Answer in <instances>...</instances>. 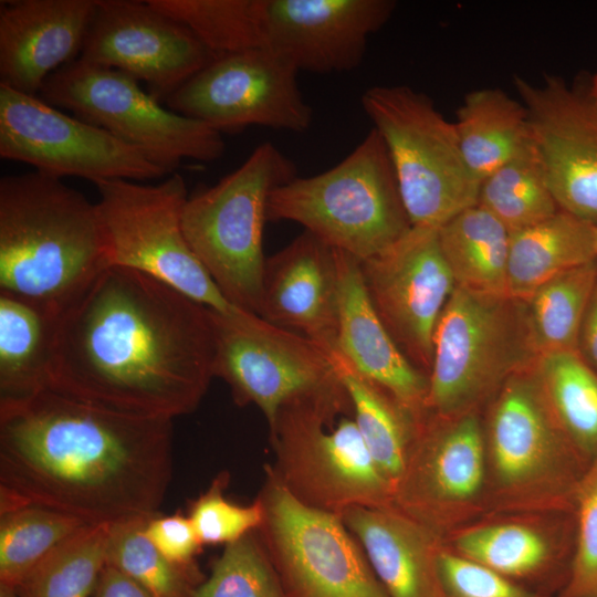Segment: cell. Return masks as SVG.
Instances as JSON below:
<instances>
[{
  "label": "cell",
  "mask_w": 597,
  "mask_h": 597,
  "mask_svg": "<svg viewBox=\"0 0 597 597\" xmlns=\"http://www.w3.org/2000/svg\"><path fill=\"white\" fill-rule=\"evenodd\" d=\"M148 520L109 525L106 564L121 570L153 597H195L202 583L197 566L181 567L168 561L144 532Z\"/></svg>",
  "instance_id": "obj_37"
},
{
  "label": "cell",
  "mask_w": 597,
  "mask_h": 597,
  "mask_svg": "<svg viewBox=\"0 0 597 597\" xmlns=\"http://www.w3.org/2000/svg\"><path fill=\"white\" fill-rule=\"evenodd\" d=\"M596 226L559 210L510 238L506 295L525 301L554 276L597 260Z\"/></svg>",
  "instance_id": "obj_25"
},
{
  "label": "cell",
  "mask_w": 597,
  "mask_h": 597,
  "mask_svg": "<svg viewBox=\"0 0 597 597\" xmlns=\"http://www.w3.org/2000/svg\"><path fill=\"white\" fill-rule=\"evenodd\" d=\"M108 524H92L63 542L17 587L20 597H91L106 565Z\"/></svg>",
  "instance_id": "obj_36"
},
{
  "label": "cell",
  "mask_w": 597,
  "mask_h": 597,
  "mask_svg": "<svg viewBox=\"0 0 597 597\" xmlns=\"http://www.w3.org/2000/svg\"><path fill=\"white\" fill-rule=\"evenodd\" d=\"M577 352L597 371V282L582 322Z\"/></svg>",
  "instance_id": "obj_44"
},
{
  "label": "cell",
  "mask_w": 597,
  "mask_h": 597,
  "mask_svg": "<svg viewBox=\"0 0 597 597\" xmlns=\"http://www.w3.org/2000/svg\"><path fill=\"white\" fill-rule=\"evenodd\" d=\"M0 157L29 164L49 176H76L93 184L111 179L140 181L170 174L112 133L3 85Z\"/></svg>",
  "instance_id": "obj_13"
},
{
  "label": "cell",
  "mask_w": 597,
  "mask_h": 597,
  "mask_svg": "<svg viewBox=\"0 0 597 597\" xmlns=\"http://www.w3.org/2000/svg\"><path fill=\"white\" fill-rule=\"evenodd\" d=\"M478 205L495 217L510 234L559 211L533 138L481 181Z\"/></svg>",
  "instance_id": "obj_32"
},
{
  "label": "cell",
  "mask_w": 597,
  "mask_h": 597,
  "mask_svg": "<svg viewBox=\"0 0 597 597\" xmlns=\"http://www.w3.org/2000/svg\"><path fill=\"white\" fill-rule=\"evenodd\" d=\"M332 364L353 402L363 440L384 476L396 490L410 454L420 417L389 391L356 371L336 350Z\"/></svg>",
  "instance_id": "obj_26"
},
{
  "label": "cell",
  "mask_w": 597,
  "mask_h": 597,
  "mask_svg": "<svg viewBox=\"0 0 597 597\" xmlns=\"http://www.w3.org/2000/svg\"><path fill=\"white\" fill-rule=\"evenodd\" d=\"M438 238L457 287L506 295L511 234L495 217L472 206L441 226Z\"/></svg>",
  "instance_id": "obj_29"
},
{
  "label": "cell",
  "mask_w": 597,
  "mask_h": 597,
  "mask_svg": "<svg viewBox=\"0 0 597 597\" xmlns=\"http://www.w3.org/2000/svg\"><path fill=\"white\" fill-rule=\"evenodd\" d=\"M229 475L222 472L189 507L188 517L201 545L230 544L260 527L263 506L256 499L249 505L229 501L223 491Z\"/></svg>",
  "instance_id": "obj_40"
},
{
  "label": "cell",
  "mask_w": 597,
  "mask_h": 597,
  "mask_svg": "<svg viewBox=\"0 0 597 597\" xmlns=\"http://www.w3.org/2000/svg\"><path fill=\"white\" fill-rule=\"evenodd\" d=\"M296 177V167L272 143L260 144L217 185L188 197L182 229L195 255L223 297L259 315L266 258L268 200Z\"/></svg>",
  "instance_id": "obj_6"
},
{
  "label": "cell",
  "mask_w": 597,
  "mask_h": 597,
  "mask_svg": "<svg viewBox=\"0 0 597 597\" xmlns=\"http://www.w3.org/2000/svg\"><path fill=\"white\" fill-rule=\"evenodd\" d=\"M96 203L40 171L0 180V292L55 316L107 268Z\"/></svg>",
  "instance_id": "obj_3"
},
{
  "label": "cell",
  "mask_w": 597,
  "mask_h": 597,
  "mask_svg": "<svg viewBox=\"0 0 597 597\" xmlns=\"http://www.w3.org/2000/svg\"><path fill=\"white\" fill-rule=\"evenodd\" d=\"M359 265L368 297L389 334L417 368L430 371L434 329L455 289L438 229L411 227Z\"/></svg>",
  "instance_id": "obj_17"
},
{
  "label": "cell",
  "mask_w": 597,
  "mask_h": 597,
  "mask_svg": "<svg viewBox=\"0 0 597 597\" xmlns=\"http://www.w3.org/2000/svg\"><path fill=\"white\" fill-rule=\"evenodd\" d=\"M78 57L146 82L160 102L216 56L186 24L148 0H97Z\"/></svg>",
  "instance_id": "obj_18"
},
{
  "label": "cell",
  "mask_w": 597,
  "mask_h": 597,
  "mask_svg": "<svg viewBox=\"0 0 597 597\" xmlns=\"http://www.w3.org/2000/svg\"><path fill=\"white\" fill-rule=\"evenodd\" d=\"M259 315L325 349H336L339 317L336 250L303 231L266 258Z\"/></svg>",
  "instance_id": "obj_21"
},
{
  "label": "cell",
  "mask_w": 597,
  "mask_h": 597,
  "mask_svg": "<svg viewBox=\"0 0 597 597\" xmlns=\"http://www.w3.org/2000/svg\"><path fill=\"white\" fill-rule=\"evenodd\" d=\"M338 516L388 597H441L437 556L442 537L395 505L355 506Z\"/></svg>",
  "instance_id": "obj_24"
},
{
  "label": "cell",
  "mask_w": 597,
  "mask_h": 597,
  "mask_svg": "<svg viewBox=\"0 0 597 597\" xmlns=\"http://www.w3.org/2000/svg\"><path fill=\"white\" fill-rule=\"evenodd\" d=\"M144 532L171 563L181 567L197 566L195 556L202 545L188 516L179 513L167 516L155 515L146 522Z\"/></svg>",
  "instance_id": "obj_42"
},
{
  "label": "cell",
  "mask_w": 597,
  "mask_h": 597,
  "mask_svg": "<svg viewBox=\"0 0 597 597\" xmlns=\"http://www.w3.org/2000/svg\"><path fill=\"white\" fill-rule=\"evenodd\" d=\"M210 314L214 377L237 405L256 406L269 427L287 400L337 378L329 354L313 341L238 307Z\"/></svg>",
  "instance_id": "obj_14"
},
{
  "label": "cell",
  "mask_w": 597,
  "mask_h": 597,
  "mask_svg": "<svg viewBox=\"0 0 597 597\" xmlns=\"http://www.w3.org/2000/svg\"><path fill=\"white\" fill-rule=\"evenodd\" d=\"M454 125L464 160L480 184L532 142L525 106L498 88L468 93Z\"/></svg>",
  "instance_id": "obj_28"
},
{
  "label": "cell",
  "mask_w": 597,
  "mask_h": 597,
  "mask_svg": "<svg viewBox=\"0 0 597 597\" xmlns=\"http://www.w3.org/2000/svg\"><path fill=\"white\" fill-rule=\"evenodd\" d=\"M533 369L559 427L590 463L597 458V371L578 352L540 356Z\"/></svg>",
  "instance_id": "obj_30"
},
{
  "label": "cell",
  "mask_w": 597,
  "mask_h": 597,
  "mask_svg": "<svg viewBox=\"0 0 597 597\" xmlns=\"http://www.w3.org/2000/svg\"><path fill=\"white\" fill-rule=\"evenodd\" d=\"M266 216L296 222L359 262L379 254L412 227L388 149L375 128L333 168L276 187Z\"/></svg>",
  "instance_id": "obj_5"
},
{
  "label": "cell",
  "mask_w": 597,
  "mask_h": 597,
  "mask_svg": "<svg viewBox=\"0 0 597 597\" xmlns=\"http://www.w3.org/2000/svg\"><path fill=\"white\" fill-rule=\"evenodd\" d=\"M554 547L538 528L506 522L469 527L455 534L451 549L517 582L549 567L556 556Z\"/></svg>",
  "instance_id": "obj_34"
},
{
  "label": "cell",
  "mask_w": 597,
  "mask_h": 597,
  "mask_svg": "<svg viewBox=\"0 0 597 597\" xmlns=\"http://www.w3.org/2000/svg\"><path fill=\"white\" fill-rule=\"evenodd\" d=\"M483 429L488 481L500 506L573 511L577 486L590 463L556 421L533 364L496 391Z\"/></svg>",
  "instance_id": "obj_7"
},
{
  "label": "cell",
  "mask_w": 597,
  "mask_h": 597,
  "mask_svg": "<svg viewBox=\"0 0 597 597\" xmlns=\"http://www.w3.org/2000/svg\"><path fill=\"white\" fill-rule=\"evenodd\" d=\"M297 73L268 49L220 55L165 103L220 133L250 125L303 133L312 125L313 111L298 88Z\"/></svg>",
  "instance_id": "obj_15"
},
{
  "label": "cell",
  "mask_w": 597,
  "mask_h": 597,
  "mask_svg": "<svg viewBox=\"0 0 597 597\" xmlns=\"http://www.w3.org/2000/svg\"><path fill=\"white\" fill-rule=\"evenodd\" d=\"M97 0H14L0 4V85L35 96L76 60Z\"/></svg>",
  "instance_id": "obj_22"
},
{
  "label": "cell",
  "mask_w": 597,
  "mask_h": 597,
  "mask_svg": "<svg viewBox=\"0 0 597 597\" xmlns=\"http://www.w3.org/2000/svg\"><path fill=\"white\" fill-rule=\"evenodd\" d=\"M486 484L484 429L476 411L443 417L427 410L394 505L442 537L479 502Z\"/></svg>",
  "instance_id": "obj_16"
},
{
  "label": "cell",
  "mask_w": 597,
  "mask_h": 597,
  "mask_svg": "<svg viewBox=\"0 0 597 597\" xmlns=\"http://www.w3.org/2000/svg\"><path fill=\"white\" fill-rule=\"evenodd\" d=\"M111 266L150 275L218 312L232 306L191 250L182 229L188 199L184 178L171 174L156 185L127 179L94 184Z\"/></svg>",
  "instance_id": "obj_11"
},
{
  "label": "cell",
  "mask_w": 597,
  "mask_h": 597,
  "mask_svg": "<svg viewBox=\"0 0 597 597\" xmlns=\"http://www.w3.org/2000/svg\"><path fill=\"white\" fill-rule=\"evenodd\" d=\"M597 282V260L565 271L526 300L528 341L535 357L577 352L582 322Z\"/></svg>",
  "instance_id": "obj_31"
},
{
  "label": "cell",
  "mask_w": 597,
  "mask_h": 597,
  "mask_svg": "<svg viewBox=\"0 0 597 597\" xmlns=\"http://www.w3.org/2000/svg\"><path fill=\"white\" fill-rule=\"evenodd\" d=\"M0 597H20L17 588L0 584Z\"/></svg>",
  "instance_id": "obj_45"
},
{
  "label": "cell",
  "mask_w": 597,
  "mask_h": 597,
  "mask_svg": "<svg viewBox=\"0 0 597 597\" xmlns=\"http://www.w3.org/2000/svg\"><path fill=\"white\" fill-rule=\"evenodd\" d=\"M92 525L38 505L0 513V584L17 588L63 542Z\"/></svg>",
  "instance_id": "obj_35"
},
{
  "label": "cell",
  "mask_w": 597,
  "mask_h": 597,
  "mask_svg": "<svg viewBox=\"0 0 597 597\" xmlns=\"http://www.w3.org/2000/svg\"><path fill=\"white\" fill-rule=\"evenodd\" d=\"M339 317L336 352L411 411H427L429 376L398 347L366 292L359 261L336 250Z\"/></svg>",
  "instance_id": "obj_23"
},
{
  "label": "cell",
  "mask_w": 597,
  "mask_h": 597,
  "mask_svg": "<svg viewBox=\"0 0 597 597\" xmlns=\"http://www.w3.org/2000/svg\"><path fill=\"white\" fill-rule=\"evenodd\" d=\"M40 94L140 149L170 174L182 159L213 161L226 149L220 132L164 107L132 75L80 57L52 73Z\"/></svg>",
  "instance_id": "obj_10"
},
{
  "label": "cell",
  "mask_w": 597,
  "mask_h": 597,
  "mask_svg": "<svg viewBox=\"0 0 597 597\" xmlns=\"http://www.w3.org/2000/svg\"><path fill=\"white\" fill-rule=\"evenodd\" d=\"M269 432L274 462L265 469L302 504L335 515L394 505V486L363 440L338 375L283 404Z\"/></svg>",
  "instance_id": "obj_4"
},
{
  "label": "cell",
  "mask_w": 597,
  "mask_h": 597,
  "mask_svg": "<svg viewBox=\"0 0 597 597\" xmlns=\"http://www.w3.org/2000/svg\"><path fill=\"white\" fill-rule=\"evenodd\" d=\"M381 136L412 227L439 229L478 205L480 181L469 169L454 123L408 85H376L362 95Z\"/></svg>",
  "instance_id": "obj_8"
},
{
  "label": "cell",
  "mask_w": 597,
  "mask_h": 597,
  "mask_svg": "<svg viewBox=\"0 0 597 597\" xmlns=\"http://www.w3.org/2000/svg\"><path fill=\"white\" fill-rule=\"evenodd\" d=\"M535 359L525 301L455 286L433 334L427 410L443 417L474 412Z\"/></svg>",
  "instance_id": "obj_9"
},
{
  "label": "cell",
  "mask_w": 597,
  "mask_h": 597,
  "mask_svg": "<svg viewBox=\"0 0 597 597\" xmlns=\"http://www.w3.org/2000/svg\"><path fill=\"white\" fill-rule=\"evenodd\" d=\"M533 142L559 208L597 227V104L588 85L514 76Z\"/></svg>",
  "instance_id": "obj_19"
},
{
  "label": "cell",
  "mask_w": 597,
  "mask_h": 597,
  "mask_svg": "<svg viewBox=\"0 0 597 597\" xmlns=\"http://www.w3.org/2000/svg\"><path fill=\"white\" fill-rule=\"evenodd\" d=\"M441 597H542L442 543L437 556Z\"/></svg>",
  "instance_id": "obj_41"
},
{
  "label": "cell",
  "mask_w": 597,
  "mask_h": 597,
  "mask_svg": "<svg viewBox=\"0 0 597 597\" xmlns=\"http://www.w3.org/2000/svg\"><path fill=\"white\" fill-rule=\"evenodd\" d=\"M256 530L284 597H388L338 515L294 499L265 469Z\"/></svg>",
  "instance_id": "obj_12"
},
{
  "label": "cell",
  "mask_w": 597,
  "mask_h": 597,
  "mask_svg": "<svg viewBox=\"0 0 597 597\" xmlns=\"http://www.w3.org/2000/svg\"><path fill=\"white\" fill-rule=\"evenodd\" d=\"M195 597H284L256 530L226 545Z\"/></svg>",
  "instance_id": "obj_38"
},
{
  "label": "cell",
  "mask_w": 597,
  "mask_h": 597,
  "mask_svg": "<svg viewBox=\"0 0 597 597\" xmlns=\"http://www.w3.org/2000/svg\"><path fill=\"white\" fill-rule=\"evenodd\" d=\"M395 7L390 0H268L264 49L297 72L352 71Z\"/></svg>",
  "instance_id": "obj_20"
},
{
  "label": "cell",
  "mask_w": 597,
  "mask_h": 597,
  "mask_svg": "<svg viewBox=\"0 0 597 597\" xmlns=\"http://www.w3.org/2000/svg\"><path fill=\"white\" fill-rule=\"evenodd\" d=\"M93 597H153L130 577L105 565L97 580Z\"/></svg>",
  "instance_id": "obj_43"
},
{
  "label": "cell",
  "mask_w": 597,
  "mask_h": 597,
  "mask_svg": "<svg viewBox=\"0 0 597 597\" xmlns=\"http://www.w3.org/2000/svg\"><path fill=\"white\" fill-rule=\"evenodd\" d=\"M596 240H597V228H596Z\"/></svg>",
  "instance_id": "obj_47"
},
{
  "label": "cell",
  "mask_w": 597,
  "mask_h": 597,
  "mask_svg": "<svg viewBox=\"0 0 597 597\" xmlns=\"http://www.w3.org/2000/svg\"><path fill=\"white\" fill-rule=\"evenodd\" d=\"M573 512L574 548L559 597H597V458L577 486Z\"/></svg>",
  "instance_id": "obj_39"
},
{
  "label": "cell",
  "mask_w": 597,
  "mask_h": 597,
  "mask_svg": "<svg viewBox=\"0 0 597 597\" xmlns=\"http://www.w3.org/2000/svg\"><path fill=\"white\" fill-rule=\"evenodd\" d=\"M56 322L39 305L0 292V401L49 386Z\"/></svg>",
  "instance_id": "obj_27"
},
{
  "label": "cell",
  "mask_w": 597,
  "mask_h": 597,
  "mask_svg": "<svg viewBox=\"0 0 597 597\" xmlns=\"http://www.w3.org/2000/svg\"><path fill=\"white\" fill-rule=\"evenodd\" d=\"M214 350L209 307L143 272L109 266L57 317L48 387L174 420L207 394Z\"/></svg>",
  "instance_id": "obj_1"
},
{
  "label": "cell",
  "mask_w": 597,
  "mask_h": 597,
  "mask_svg": "<svg viewBox=\"0 0 597 597\" xmlns=\"http://www.w3.org/2000/svg\"><path fill=\"white\" fill-rule=\"evenodd\" d=\"M588 86H589L590 95L597 104V74L593 77Z\"/></svg>",
  "instance_id": "obj_46"
},
{
  "label": "cell",
  "mask_w": 597,
  "mask_h": 597,
  "mask_svg": "<svg viewBox=\"0 0 597 597\" xmlns=\"http://www.w3.org/2000/svg\"><path fill=\"white\" fill-rule=\"evenodd\" d=\"M172 479V419L46 387L0 401V513L38 505L90 524L157 515Z\"/></svg>",
  "instance_id": "obj_2"
},
{
  "label": "cell",
  "mask_w": 597,
  "mask_h": 597,
  "mask_svg": "<svg viewBox=\"0 0 597 597\" xmlns=\"http://www.w3.org/2000/svg\"><path fill=\"white\" fill-rule=\"evenodd\" d=\"M186 24L213 53L264 49L268 0H148Z\"/></svg>",
  "instance_id": "obj_33"
}]
</instances>
